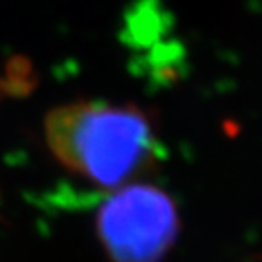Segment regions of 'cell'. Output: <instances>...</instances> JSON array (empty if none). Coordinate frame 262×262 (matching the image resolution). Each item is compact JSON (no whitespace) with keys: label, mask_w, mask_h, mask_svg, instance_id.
Here are the masks:
<instances>
[{"label":"cell","mask_w":262,"mask_h":262,"mask_svg":"<svg viewBox=\"0 0 262 262\" xmlns=\"http://www.w3.org/2000/svg\"><path fill=\"white\" fill-rule=\"evenodd\" d=\"M49 151L68 171L102 189L135 182L159 160L151 119L133 104L71 102L44 119Z\"/></svg>","instance_id":"6da1fadb"},{"label":"cell","mask_w":262,"mask_h":262,"mask_svg":"<svg viewBox=\"0 0 262 262\" xmlns=\"http://www.w3.org/2000/svg\"><path fill=\"white\" fill-rule=\"evenodd\" d=\"M179 231L175 201L144 182L111 189L97 213V235L115 262H157L171 250Z\"/></svg>","instance_id":"7a4b0ae2"}]
</instances>
